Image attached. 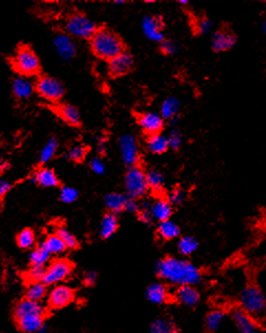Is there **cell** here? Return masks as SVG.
<instances>
[{
  "label": "cell",
  "mask_w": 266,
  "mask_h": 333,
  "mask_svg": "<svg viewBox=\"0 0 266 333\" xmlns=\"http://www.w3.org/2000/svg\"><path fill=\"white\" fill-rule=\"evenodd\" d=\"M156 274L175 286H196L201 281V270L187 259L168 256L156 264Z\"/></svg>",
  "instance_id": "6da1fadb"
},
{
  "label": "cell",
  "mask_w": 266,
  "mask_h": 333,
  "mask_svg": "<svg viewBox=\"0 0 266 333\" xmlns=\"http://www.w3.org/2000/svg\"><path fill=\"white\" fill-rule=\"evenodd\" d=\"M91 48L96 56L108 61L123 52L121 39L114 32L106 29L96 31L91 39Z\"/></svg>",
  "instance_id": "7a4b0ae2"
},
{
  "label": "cell",
  "mask_w": 266,
  "mask_h": 333,
  "mask_svg": "<svg viewBox=\"0 0 266 333\" xmlns=\"http://www.w3.org/2000/svg\"><path fill=\"white\" fill-rule=\"evenodd\" d=\"M240 308L253 318L266 314V298L257 286H246L240 294Z\"/></svg>",
  "instance_id": "3957f363"
},
{
  "label": "cell",
  "mask_w": 266,
  "mask_h": 333,
  "mask_svg": "<svg viewBox=\"0 0 266 333\" xmlns=\"http://www.w3.org/2000/svg\"><path fill=\"white\" fill-rule=\"evenodd\" d=\"M125 188L129 198L138 199L144 197L148 190L146 172L140 167H130L125 176Z\"/></svg>",
  "instance_id": "277c9868"
},
{
  "label": "cell",
  "mask_w": 266,
  "mask_h": 333,
  "mask_svg": "<svg viewBox=\"0 0 266 333\" xmlns=\"http://www.w3.org/2000/svg\"><path fill=\"white\" fill-rule=\"evenodd\" d=\"M65 28L72 37L80 39H92L98 31V27L94 21L83 16V14H73L66 21Z\"/></svg>",
  "instance_id": "5b68a950"
},
{
  "label": "cell",
  "mask_w": 266,
  "mask_h": 333,
  "mask_svg": "<svg viewBox=\"0 0 266 333\" xmlns=\"http://www.w3.org/2000/svg\"><path fill=\"white\" fill-rule=\"evenodd\" d=\"M12 63L16 71L24 76L34 75L40 69L38 56L29 48L19 49L13 57Z\"/></svg>",
  "instance_id": "8992f818"
},
{
  "label": "cell",
  "mask_w": 266,
  "mask_h": 333,
  "mask_svg": "<svg viewBox=\"0 0 266 333\" xmlns=\"http://www.w3.org/2000/svg\"><path fill=\"white\" fill-rule=\"evenodd\" d=\"M72 273V264L66 259H56L46 268L42 282L46 286L58 285L68 279Z\"/></svg>",
  "instance_id": "52a82bcc"
},
{
  "label": "cell",
  "mask_w": 266,
  "mask_h": 333,
  "mask_svg": "<svg viewBox=\"0 0 266 333\" xmlns=\"http://www.w3.org/2000/svg\"><path fill=\"white\" fill-rule=\"evenodd\" d=\"M39 95L50 102H55L64 95V88L60 81L50 76H42L35 84Z\"/></svg>",
  "instance_id": "ba28073f"
},
{
  "label": "cell",
  "mask_w": 266,
  "mask_h": 333,
  "mask_svg": "<svg viewBox=\"0 0 266 333\" xmlns=\"http://www.w3.org/2000/svg\"><path fill=\"white\" fill-rule=\"evenodd\" d=\"M232 321L239 333H262L261 325L255 318L246 314L241 308H235L231 311Z\"/></svg>",
  "instance_id": "9c48e42d"
},
{
  "label": "cell",
  "mask_w": 266,
  "mask_h": 333,
  "mask_svg": "<svg viewBox=\"0 0 266 333\" xmlns=\"http://www.w3.org/2000/svg\"><path fill=\"white\" fill-rule=\"evenodd\" d=\"M74 290L66 285H56L49 293L48 302L52 309H62L74 300Z\"/></svg>",
  "instance_id": "30bf717a"
},
{
  "label": "cell",
  "mask_w": 266,
  "mask_h": 333,
  "mask_svg": "<svg viewBox=\"0 0 266 333\" xmlns=\"http://www.w3.org/2000/svg\"><path fill=\"white\" fill-rule=\"evenodd\" d=\"M118 146H120V153L123 162L129 167L136 165L139 158V151L135 137L128 134L122 136Z\"/></svg>",
  "instance_id": "8fae6325"
},
{
  "label": "cell",
  "mask_w": 266,
  "mask_h": 333,
  "mask_svg": "<svg viewBox=\"0 0 266 333\" xmlns=\"http://www.w3.org/2000/svg\"><path fill=\"white\" fill-rule=\"evenodd\" d=\"M165 119L161 117V115L156 112H146L139 115L138 124L146 134L149 136L160 134L164 128Z\"/></svg>",
  "instance_id": "7c38bea8"
},
{
  "label": "cell",
  "mask_w": 266,
  "mask_h": 333,
  "mask_svg": "<svg viewBox=\"0 0 266 333\" xmlns=\"http://www.w3.org/2000/svg\"><path fill=\"white\" fill-rule=\"evenodd\" d=\"M53 47L56 54L62 60H71L77 54V46L69 34L59 33L53 40Z\"/></svg>",
  "instance_id": "4fadbf2b"
},
{
  "label": "cell",
  "mask_w": 266,
  "mask_h": 333,
  "mask_svg": "<svg viewBox=\"0 0 266 333\" xmlns=\"http://www.w3.org/2000/svg\"><path fill=\"white\" fill-rule=\"evenodd\" d=\"M46 316V308L42 306V303L39 301H33L29 299H22L17 303V306L14 307L13 310V317L14 319H20L22 317L26 316Z\"/></svg>",
  "instance_id": "5bb4252c"
},
{
  "label": "cell",
  "mask_w": 266,
  "mask_h": 333,
  "mask_svg": "<svg viewBox=\"0 0 266 333\" xmlns=\"http://www.w3.org/2000/svg\"><path fill=\"white\" fill-rule=\"evenodd\" d=\"M132 68V57L128 52H121L108 61V70L114 76L127 74Z\"/></svg>",
  "instance_id": "9a60e30c"
},
{
  "label": "cell",
  "mask_w": 266,
  "mask_h": 333,
  "mask_svg": "<svg viewBox=\"0 0 266 333\" xmlns=\"http://www.w3.org/2000/svg\"><path fill=\"white\" fill-rule=\"evenodd\" d=\"M175 299L184 307H196L200 301V294L195 286H180L175 292Z\"/></svg>",
  "instance_id": "2e32d148"
},
{
  "label": "cell",
  "mask_w": 266,
  "mask_h": 333,
  "mask_svg": "<svg viewBox=\"0 0 266 333\" xmlns=\"http://www.w3.org/2000/svg\"><path fill=\"white\" fill-rule=\"evenodd\" d=\"M18 328L26 333H42L46 331V324H44V316H26L20 319H17Z\"/></svg>",
  "instance_id": "e0dca14e"
},
{
  "label": "cell",
  "mask_w": 266,
  "mask_h": 333,
  "mask_svg": "<svg viewBox=\"0 0 266 333\" xmlns=\"http://www.w3.org/2000/svg\"><path fill=\"white\" fill-rule=\"evenodd\" d=\"M142 29L147 38L155 42L164 41V32L162 25L158 18L145 17L142 23Z\"/></svg>",
  "instance_id": "ac0fdd59"
},
{
  "label": "cell",
  "mask_w": 266,
  "mask_h": 333,
  "mask_svg": "<svg viewBox=\"0 0 266 333\" xmlns=\"http://www.w3.org/2000/svg\"><path fill=\"white\" fill-rule=\"evenodd\" d=\"M146 298L154 305H164L169 300L168 289L161 282H154L146 289Z\"/></svg>",
  "instance_id": "d6986e66"
},
{
  "label": "cell",
  "mask_w": 266,
  "mask_h": 333,
  "mask_svg": "<svg viewBox=\"0 0 266 333\" xmlns=\"http://www.w3.org/2000/svg\"><path fill=\"white\" fill-rule=\"evenodd\" d=\"M149 212L153 216V220H156L159 223L167 220H170L173 214V205L169 203L167 199H158L149 205Z\"/></svg>",
  "instance_id": "ffe728a7"
},
{
  "label": "cell",
  "mask_w": 266,
  "mask_h": 333,
  "mask_svg": "<svg viewBox=\"0 0 266 333\" xmlns=\"http://www.w3.org/2000/svg\"><path fill=\"white\" fill-rule=\"evenodd\" d=\"M34 84L27 76L17 77L12 82V92L14 96L19 99H27L30 97L34 92Z\"/></svg>",
  "instance_id": "44dd1931"
},
{
  "label": "cell",
  "mask_w": 266,
  "mask_h": 333,
  "mask_svg": "<svg viewBox=\"0 0 266 333\" xmlns=\"http://www.w3.org/2000/svg\"><path fill=\"white\" fill-rule=\"evenodd\" d=\"M236 39L231 32L218 31L212 37V48L214 51L223 52L234 47Z\"/></svg>",
  "instance_id": "7402d4cb"
},
{
  "label": "cell",
  "mask_w": 266,
  "mask_h": 333,
  "mask_svg": "<svg viewBox=\"0 0 266 333\" xmlns=\"http://www.w3.org/2000/svg\"><path fill=\"white\" fill-rule=\"evenodd\" d=\"M32 180L36 184L43 188H54L59 184V179L55 172L49 168H42L36 171L32 177Z\"/></svg>",
  "instance_id": "603a6c76"
},
{
  "label": "cell",
  "mask_w": 266,
  "mask_h": 333,
  "mask_svg": "<svg viewBox=\"0 0 266 333\" xmlns=\"http://www.w3.org/2000/svg\"><path fill=\"white\" fill-rule=\"evenodd\" d=\"M118 228V219L114 213H107L100 223V235L104 240L112 237Z\"/></svg>",
  "instance_id": "cb8c5ba5"
},
{
  "label": "cell",
  "mask_w": 266,
  "mask_h": 333,
  "mask_svg": "<svg viewBox=\"0 0 266 333\" xmlns=\"http://www.w3.org/2000/svg\"><path fill=\"white\" fill-rule=\"evenodd\" d=\"M181 110V103L178 98L168 97L160 106V115L164 119H174L179 115Z\"/></svg>",
  "instance_id": "d4e9b609"
},
{
  "label": "cell",
  "mask_w": 266,
  "mask_h": 333,
  "mask_svg": "<svg viewBox=\"0 0 266 333\" xmlns=\"http://www.w3.org/2000/svg\"><path fill=\"white\" fill-rule=\"evenodd\" d=\"M147 148H148L151 154L155 155H161L166 153L169 148L167 137L161 134L149 136L148 140H147Z\"/></svg>",
  "instance_id": "484cf974"
},
{
  "label": "cell",
  "mask_w": 266,
  "mask_h": 333,
  "mask_svg": "<svg viewBox=\"0 0 266 333\" xmlns=\"http://www.w3.org/2000/svg\"><path fill=\"white\" fill-rule=\"evenodd\" d=\"M225 318H226V315L222 310L216 309V310L210 311V313L205 317L206 330L211 333L217 332L221 327H222Z\"/></svg>",
  "instance_id": "4316f807"
},
{
  "label": "cell",
  "mask_w": 266,
  "mask_h": 333,
  "mask_svg": "<svg viewBox=\"0 0 266 333\" xmlns=\"http://www.w3.org/2000/svg\"><path fill=\"white\" fill-rule=\"evenodd\" d=\"M158 235L162 238V240L172 241L180 235V228L174 221L167 220L159 223Z\"/></svg>",
  "instance_id": "83f0119b"
},
{
  "label": "cell",
  "mask_w": 266,
  "mask_h": 333,
  "mask_svg": "<svg viewBox=\"0 0 266 333\" xmlns=\"http://www.w3.org/2000/svg\"><path fill=\"white\" fill-rule=\"evenodd\" d=\"M177 324L166 318H156L149 327V333H177Z\"/></svg>",
  "instance_id": "f1b7e54d"
},
{
  "label": "cell",
  "mask_w": 266,
  "mask_h": 333,
  "mask_svg": "<svg viewBox=\"0 0 266 333\" xmlns=\"http://www.w3.org/2000/svg\"><path fill=\"white\" fill-rule=\"evenodd\" d=\"M127 197L121 193H108L105 197V205L109 210L110 213H118L124 211L125 202Z\"/></svg>",
  "instance_id": "f546056e"
},
{
  "label": "cell",
  "mask_w": 266,
  "mask_h": 333,
  "mask_svg": "<svg viewBox=\"0 0 266 333\" xmlns=\"http://www.w3.org/2000/svg\"><path fill=\"white\" fill-rule=\"evenodd\" d=\"M47 296V286L42 281H32L28 285L26 298L33 301H41Z\"/></svg>",
  "instance_id": "4dcf8cb0"
},
{
  "label": "cell",
  "mask_w": 266,
  "mask_h": 333,
  "mask_svg": "<svg viewBox=\"0 0 266 333\" xmlns=\"http://www.w3.org/2000/svg\"><path fill=\"white\" fill-rule=\"evenodd\" d=\"M58 112H59V115L61 116V118L65 122H68L69 125H71V126L80 125V121H81L80 113L75 107H73L69 104H64V105H61L60 107H59Z\"/></svg>",
  "instance_id": "1f68e13d"
},
{
  "label": "cell",
  "mask_w": 266,
  "mask_h": 333,
  "mask_svg": "<svg viewBox=\"0 0 266 333\" xmlns=\"http://www.w3.org/2000/svg\"><path fill=\"white\" fill-rule=\"evenodd\" d=\"M42 247L46 249L50 255L61 254L62 252L66 249V246L62 242V240L56 234H52L48 236L44 242L41 244Z\"/></svg>",
  "instance_id": "d6a6232c"
},
{
  "label": "cell",
  "mask_w": 266,
  "mask_h": 333,
  "mask_svg": "<svg viewBox=\"0 0 266 333\" xmlns=\"http://www.w3.org/2000/svg\"><path fill=\"white\" fill-rule=\"evenodd\" d=\"M199 244L194 236H183L177 244L178 252L183 256H190L198 249Z\"/></svg>",
  "instance_id": "836d02e7"
},
{
  "label": "cell",
  "mask_w": 266,
  "mask_h": 333,
  "mask_svg": "<svg viewBox=\"0 0 266 333\" xmlns=\"http://www.w3.org/2000/svg\"><path fill=\"white\" fill-rule=\"evenodd\" d=\"M146 178L148 189H151L153 191H160L164 188L165 178L159 171L150 170L146 173Z\"/></svg>",
  "instance_id": "e575fe53"
},
{
  "label": "cell",
  "mask_w": 266,
  "mask_h": 333,
  "mask_svg": "<svg viewBox=\"0 0 266 333\" xmlns=\"http://www.w3.org/2000/svg\"><path fill=\"white\" fill-rule=\"evenodd\" d=\"M35 235L33 231L30 228L22 230L17 236V244L22 249H29L34 246Z\"/></svg>",
  "instance_id": "d590c367"
},
{
  "label": "cell",
  "mask_w": 266,
  "mask_h": 333,
  "mask_svg": "<svg viewBox=\"0 0 266 333\" xmlns=\"http://www.w3.org/2000/svg\"><path fill=\"white\" fill-rule=\"evenodd\" d=\"M58 150V141L54 138H51L48 140V142L44 144L43 148L40 151L39 155V160L42 163H47L50 160H52V158L56 154Z\"/></svg>",
  "instance_id": "8d00e7d4"
},
{
  "label": "cell",
  "mask_w": 266,
  "mask_h": 333,
  "mask_svg": "<svg viewBox=\"0 0 266 333\" xmlns=\"http://www.w3.org/2000/svg\"><path fill=\"white\" fill-rule=\"evenodd\" d=\"M50 254L44 249L42 246H39L38 248H34L29 256V260L32 266H44L50 259Z\"/></svg>",
  "instance_id": "74e56055"
},
{
  "label": "cell",
  "mask_w": 266,
  "mask_h": 333,
  "mask_svg": "<svg viewBox=\"0 0 266 333\" xmlns=\"http://www.w3.org/2000/svg\"><path fill=\"white\" fill-rule=\"evenodd\" d=\"M59 237L61 238L62 242L64 243V245L66 246V248H75L78 246V240L77 237L74 236V234L71 233L69 230H66L65 227L60 226L56 230V233H55Z\"/></svg>",
  "instance_id": "f35d334b"
},
{
  "label": "cell",
  "mask_w": 266,
  "mask_h": 333,
  "mask_svg": "<svg viewBox=\"0 0 266 333\" xmlns=\"http://www.w3.org/2000/svg\"><path fill=\"white\" fill-rule=\"evenodd\" d=\"M86 148L82 144H78V146L72 147L69 151L68 154H66V158L70 159L71 161H74V162H81L84 160V158L86 157Z\"/></svg>",
  "instance_id": "ab89813d"
},
{
  "label": "cell",
  "mask_w": 266,
  "mask_h": 333,
  "mask_svg": "<svg viewBox=\"0 0 266 333\" xmlns=\"http://www.w3.org/2000/svg\"><path fill=\"white\" fill-rule=\"evenodd\" d=\"M79 198V192L72 186H64L60 192V199L64 203H73Z\"/></svg>",
  "instance_id": "60d3db41"
},
{
  "label": "cell",
  "mask_w": 266,
  "mask_h": 333,
  "mask_svg": "<svg viewBox=\"0 0 266 333\" xmlns=\"http://www.w3.org/2000/svg\"><path fill=\"white\" fill-rule=\"evenodd\" d=\"M186 198H187L186 192H184L182 189H180V188H176V189H174L170 193H169L167 200L172 205H179L183 203Z\"/></svg>",
  "instance_id": "b9f144b4"
},
{
  "label": "cell",
  "mask_w": 266,
  "mask_h": 333,
  "mask_svg": "<svg viewBox=\"0 0 266 333\" xmlns=\"http://www.w3.org/2000/svg\"><path fill=\"white\" fill-rule=\"evenodd\" d=\"M44 273H46V267L44 266H31V268L27 272V278L32 281H41Z\"/></svg>",
  "instance_id": "7bdbcfd3"
},
{
  "label": "cell",
  "mask_w": 266,
  "mask_h": 333,
  "mask_svg": "<svg viewBox=\"0 0 266 333\" xmlns=\"http://www.w3.org/2000/svg\"><path fill=\"white\" fill-rule=\"evenodd\" d=\"M167 139H168L169 148H173V149H178L182 143V136L179 130L177 129H174L173 132H170V134H169V136L167 137Z\"/></svg>",
  "instance_id": "ee69618b"
},
{
  "label": "cell",
  "mask_w": 266,
  "mask_h": 333,
  "mask_svg": "<svg viewBox=\"0 0 266 333\" xmlns=\"http://www.w3.org/2000/svg\"><path fill=\"white\" fill-rule=\"evenodd\" d=\"M160 49L165 54L170 55V54L177 53V51H178V45L172 40H164L161 42Z\"/></svg>",
  "instance_id": "f6af8a7d"
},
{
  "label": "cell",
  "mask_w": 266,
  "mask_h": 333,
  "mask_svg": "<svg viewBox=\"0 0 266 333\" xmlns=\"http://www.w3.org/2000/svg\"><path fill=\"white\" fill-rule=\"evenodd\" d=\"M196 28H197V31L199 33H201V34L208 33V32H210L211 28H212V23L208 18H202L198 21L196 25Z\"/></svg>",
  "instance_id": "bcb514c9"
},
{
  "label": "cell",
  "mask_w": 266,
  "mask_h": 333,
  "mask_svg": "<svg viewBox=\"0 0 266 333\" xmlns=\"http://www.w3.org/2000/svg\"><path fill=\"white\" fill-rule=\"evenodd\" d=\"M91 170L96 175H103L105 172V164L100 158H94L90 162Z\"/></svg>",
  "instance_id": "7dc6e473"
},
{
  "label": "cell",
  "mask_w": 266,
  "mask_h": 333,
  "mask_svg": "<svg viewBox=\"0 0 266 333\" xmlns=\"http://www.w3.org/2000/svg\"><path fill=\"white\" fill-rule=\"evenodd\" d=\"M140 210L139 204L137 203L136 199H132L127 197L126 202H125V207H124V211L129 212V213H138Z\"/></svg>",
  "instance_id": "c3c4849f"
},
{
  "label": "cell",
  "mask_w": 266,
  "mask_h": 333,
  "mask_svg": "<svg viewBox=\"0 0 266 333\" xmlns=\"http://www.w3.org/2000/svg\"><path fill=\"white\" fill-rule=\"evenodd\" d=\"M138 218L139 220L142 221L143 223H146V224H148L153 221V216L149 212V205L147 206L146 209H140L139 210V212H138Z\"/></svg>",
  "instance_id": "681fc988"
},
{
  "label": "cell",
  "mask_w": 266,
  "mask_h": 333,
  "mask_svg": "<svg viewBox=\"0 0 266 333\" xmlns=\"http://www.w3.org/2000/svg\"><path fill=\"white\" fill-rule=\"evenodd\" d=\"M96 279H98V275H96L95 272H88L84 275V278H83V282L86 286H93Z\"/></svg>",
  "instance_id": "f907efd6"
},
{
  "label": "cell",
  "mask_w": 266,
  "mask_h": 333,
  "mask_svg": "<svg viewBox=\"0 0 266 333\" xmlns=\"http://www.w3.org/2000/svg\"><path fill=\"white\" fill-rule=\"evenodd\" d=\"M11 189V182L6 179H0V198L4 197L6 193Z\"/></svg>",
  "instance_id": "816d5d0a"
},
{
  "label": "cell",
  "mask_w": 266,
  "mask_h": 333,
  "mask_svg": "<svg viewBox=\"0 0 266 333\" xmlns=\"http://www.w3.org/2000/svg\"><path fill=\"white\" fill-rule=\"evenodd\" d=\"M114 4L115 5H123L124 2H123V0H118V2H114Z\"/></svg>",
  "instance_id": "f5cc1de1"
},
{
  "label": "cell",
  "mask_w": 266,
  "mask_h": 333,
  "mask_svg": "<svg viewBox=\"0 0 266 333\" xmlns=\"http://www.w3.org/2000/svg\"><path fill=\"white\" fill-rule=\"evenodd\" d=\"M179 4H180V5H187L188 2H187V0H186V2H184V0H182V2H179Z\"/></svg>",
  "instance_id": "db71d44e"
},
{
  "label": "cell",
  "mask_w": 266,
  "mask_h": 333,
  "mask_svg": "<svg viewBox=\"0 0 266 333\" xmlns=\"http://www.w3.org/2000/svg\"><path fill=\"white\" fill-rule=\"evenodd\" d=\"M263 29H264V31L266 32V19H265V21H264V25H263Z\"/></svg>",
  "instance_id": "11a10c76"
}]
</instances>
